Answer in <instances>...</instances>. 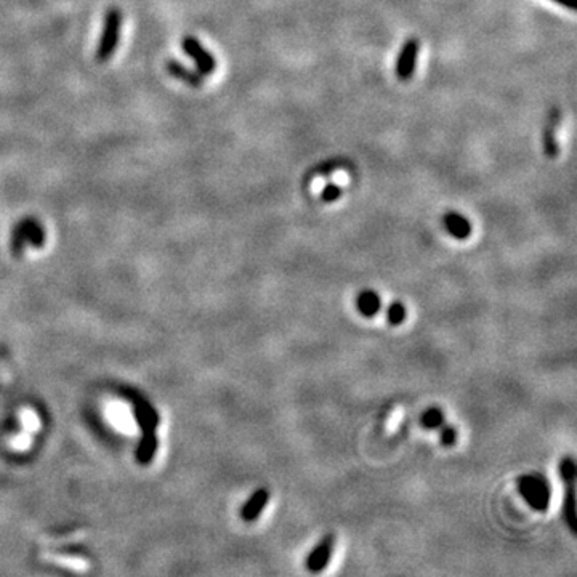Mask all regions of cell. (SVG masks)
Listing matches in <instances>:
<instances>
[{
	"mask_svg": "<svg viewBox=\"0 0 577 577\" xmlns=\"http://www.w3.org/2000/svg\"><path fill=\"white\" fill-rule=\"evenodd\" d=\"M518 491L526 503L537 512H545L550 505L552 489L547 478L541 473H528L518 480Z\"/></svg>",
	"mask_w": 577,
	"mask_h": 577,
	"instance_id": "obj_1",
	"label": "cell"
},
{
	"mask_svg": "<svg viewBox=\"0 0 577 577\" xmlns=\"http://www.w3.org/2000/svg\"><path fill=\"white\" fill-rule=\"evenodd\" d=\"M120 29H122V12L119 8L108 10L106 16H104L102 39H99V43L97 48L98 61L104 63V61H108L111 57H113L116 48H118L119 46Z\"/></svg>",
	"mask_w": 577,
	"mask_h": 577,
	"instance_id": "obj_2",
	"label": "cell"
},
{
	"mask_svg": "<svg viewBox=\"0 0 577 577\" xmlns=\"http://www.w3.org/2000/svg\"><path fill=\"white\" fill-rule=\"evenodd\" d=\"M181 47H183V52H185L188 57L196 63L199 74H202V76L214 74L216 69V61L212 55H210L207 50L201 46V42H199L196 37L186 36L185 39H183Z\"/></svg>",
	"mask_w": 577,
	"mask_h": 577,
	"instance_id": "obj_3",
	"label": "cell"
},
{
	"mask_svg": "<svg viewBox=\"0 0 577 577\" xmlns=\"http://www.w3.org/2000/svg\"><path fill=\"white\" fill-rule=\"evenodd\" d=\"M334 548H335L334 534H327L318 543H316V547L312 552H310L307 559H305V566H307V569L310 571V573L316 574V573H321V571H324L327 568V564H329L331 562Z\"/></svg>",
	"mask_w": 577,
	"mask_h": 577,
	"instance_id": "obj_4",
	"label": "cell"
},
{
	"mask_svg": "<svg viewBox=\"0 0 577 577\" xmlns=\"http://www.w3.org/2000/svg\"><path fill=\"white\" fill-rule=\"evenodd\" d=\"M417 57H419V41L417 39L410 37L406 42H404V46L396 60L395 74L399 81L406 82L414 76L415 64H417Z\"/></svg>",
	"mask_w": 577,
	"mask_h": 577,
	"instance_id": "obj_5",
	"label": "cell"
},
{
	"mask_svg": "<svg viewBox=\"0 0 577 577\" xmlns=\"http://www.w3.org/2000/svg\"><path fill=\"white\" fill-rule=\"evenodd\" d=\"M43 239H46V232H43L42 226L36 220H25L16 226L12 242L15 251L20 252L26 246V242H31L32 246L39 247L43 244Z\"/></svg>",
	"mask_w": 577,
	"mask_h": 577,
	"instance_id": "obj_6",
	"label": "cell"
},
{
	"mask_svg": "<svg viewBox=\"0 0 577 577\" xmlns=\"http://www.w3.org/2000/svg\"><path fill=\"white\" fill-rule=\"evenodd\" d=\"M559 119H562V111H559L558 106H553L550 111H548L547 124H545V129H543V135H542L543 153H545V156L548 159H555L559 153L557 135H555V133H557V125H558Z\"/></svg>",
	"mask_w": 577,
	"mask_h": 577,
	"instance_id": "obj_7",
	"label": "cell"
},
{
	"mask_svg": "<svg viewBox=\"0 0 577 577\" xmlns=\"http://www.w3.org/2000/svg\"><path fill=\"white\" fill-rule=\"evenodd\" d=\"M443 225H445L446 231L456 239H468L471 235V223L467 220V216H464L459 212H447L443 216Z\"/></svg>",
	"mask_w": 577,
	"mask_h": 577,
	"instance_id": "obj_8",
	"label": "cell"
},
{
	"mask_svg": "<svg viewBox=\"0 0 577 577\" xmlns=\"http://www.w3.org/2000/svg\"><path fill=\"white\" fill-rule=\"evenodd\" d=\"M270 501V492L265 487H260V489L255 491L249 501L244 503V507L241 508V517L244 521H255L260 515H262L263 508L266 507V503Z\"/></svg>",
	"mask_w": 577,
	"mask_h": 577,
	"instance_id": "obj_9",
	"label": "cell"
},
{
	"mask_svg": "<svg viewBox=\"0 0 577 577\" xmlns=\"http://www.w3.org/2000/svg\"><path fill=\"white\" fill-rule=\"evenodd\" d=\"M382 308L380 296L373 288H366L361 291L356 297V310L364 316V318H373Z\"/></svg>",
	"mask_w": 577,
	"mask_h": 577,
	"instance_id": "obj_10",
	"label": "cell"
},
{
	"mask_svg": "<svg viewBox=\"0 0 577 577\" xmlns=\"http://www.w3.org/2000/svg\"><path fill=\"white\" fill-rule=\"evenodd\" d=\"M165 69H167V72L172 77H175V79L185 82V84L191 85V87H201L204 82L202 74H199V72L196 71L188 69L186 66H183L181 63H179V61H175V60L167 61V63H165Z\"/></svg>",
	"mask_w": 577,
	"mask_h": 577,
	"instance_id": "obj_11",
	"label": "cell"
},
{
	"mask_svg": "<svg viewBox=\"0 0 577 577\" xmlns=\"http://www.w3.org/2000/svg\"><path fill=\"white\" fill-rule=\"evenodd\" d=\"M108 417L111 419V422H113L116 426H118L120 431L132 433L133 430H135V420H133L129 410H127L119 403L111 404L109 409H108Z\"/></svg>",
	"mask_w": 577,
	"mask_h": 577,
	"instance_id": "obj_12",
	"label": "cell"
},
{
	"mask_svg": "<svg viewBox=\"0 0 577 577\" xmlns=\"http://www.w3.org/2000/svg\"><path fill=\"white\" fill-rule=\"evenodd\" d=\"M563 513H564V520H566V523H568L569 529L573 531V534H576L577 518H576V487L574 485H568V492H566L564 505H563Z\"/></svg>",
	"mask_w": 577,
	"mask_h": 577,
	"instance_id": "obj_13",
	"label": "cell"
},
{
	"mask_svg": "<svg viewBox=\"0 0 577 577\" xmlns=\"http://www.w3.org/2000/svg\"><path fill=\"white\" fill-rule=\"evenodd\" d=\"M445 424V414L440 408H429L420 415V425L426 430H436Z\"/></svg>",
	"mask_w": 577,
	"mask_h": 577,
	"instance_id": "obj_14",
	"label": "cell"
},
{
	"mask_svg": "<svg viewBox=\"0 0 577 577\" xmlns=\"http://www.w3.org/2000/svg\"><path fill=\"white\" fill-rule=\"evenodd\" d=\"M406 307L401 302H391L387 308V319L391 326H401L406 321Z\"/></svg>",
	"mask_w": 577,
	"mask_h": 577,
	"instance_id": "obj_15",
	"label": "cell"
},
{
	"mask_svg": "<svg viewBox=\"0 0 577 577\" xmlns=\"http://www.w3.org/2000/svg\"><path fill=\"white\" fill-rule=\"evenodd\" d=\"M559 478L564 482L566 486L574 485L576 481V462L573 457H563L562 462H559Z\"/></svg>",
	"mask_w": 577,
	"mask_h": 577,
	"instance_id": "obj_16",
	"label": "cell"
},
{
	"mask_svg": "<svg viewBox=\"0 0 577 577\" xmlns=\"http://www.w3.org/2000/svg\"><path fill=\"white\" fill-rule=\"evenodd\" d=\"M20 419H21V424H23L25 430L27 433H36L41 430V419H39V415L34 412V410L26 408L20 412Z\"/></svg>",
	"mask_w": 577,
	"mask_h": 577,
	"instance_id": "obj_17",
	"label": "cell"
},
{
	"mask_svg": "<svg viewBox=\"0 0 577 577\" xmlns=\"http://www.w3.org/2000/svg\"><path fill=\"white\" fill-rule=\"evenodd\" d=\"M48 559H52V562H57L63 566H68L71 569H76V571H85L88 566L84 562V559L81 558H76V557H48Z\"/></svg>",
	"mask_w": 577,
	"mask_h": 577,
	"instance_id": "obj_18",
	"label": "cell"
},
{
	"mask_svg": "<svg viewBox=\"0 0 577 577\" xmlns=\"http://www.w3.org/2000/svg\"><path fill=\"white\" fill-rule=\"evenodd\" d=\"M31 443H32V435L25 430L23 433H20V435H16L15 438L10 440V446H12V449H15V451H27V449L31 447Z\"/></svg>",
	"mask_w": 577,
	"mask_h": 577,
	"instance_id": "obj_19",
	"label": "cell"
},
{
	"mask_svg": "<svg viewBox=\"0 0 577 577\" xmlns=\"http://www.w3.org/2000/svg\"><path fill=\"white\" fill-rule=\"evenodd\" d=\"M342 196V188L335 185V183H329V185L324 186V190L321 191V201L323 202H334L337 199H340Z\"/></svg>",
	"mask_w": 577,
	"mask_h": 577,
	"instance_id": "obj_20",
	"label": "cell"
},
{
	"mask_svg": "<svg viewBox=\"0 0 577 577\" xmlns=\"http://www.w3.org/2000/svg\"><path fill=\"white\" fill-rule=\"evenodd\" d=\"M441 433H440V440L443 446H452L457 440V430L454 429L452 425H441Z\"/></svg>",
	"mask_w": 577,
	"mask_h": 577,
	"instance_id": "obj_21",
	"label": "cell"
},
{
	"mask_svg": "<svg viewBox=\"0 0 577 577\" xmlns=\"http://www.w3.org/2000/svg\"><path fill=\"white\" fill-rule=\"evenodd\" d=\"M553 2H557L559 5H563V7L569 8V10H576V4L577 0H553Z\"/></svg>",
	"mask_w": 577,
	"mask_h": 577,
	"instance_id": "obj_22",
	"label": "cell"
}]
</instances>
